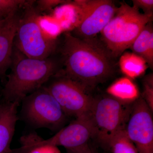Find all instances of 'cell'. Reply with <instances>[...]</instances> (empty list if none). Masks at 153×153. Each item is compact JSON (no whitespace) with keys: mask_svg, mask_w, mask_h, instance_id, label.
<instances>
[{"mask_svg":"<svg viewBox=\"0 0 153 153\" xmlns=\"http://www.w3.org/2000/svg\"><path fill=\"white\" fill-rule=\"evenodd\" d=\"M59 73L76 82L89 93L114 75V57L96 38L81 39L69 32L63 35Z\"/></svg>","mask_w":153,"mask_h":153,"instance_id":"obj_1","label":"cell"},{"mask_svg":"<svg viewBox=\"0 0 153 153\" xmlns=\"http://www.w3.org/2000/svg\"><path fill=\"white\" fill-rule=\"evenodd\" d=\"M60 59L51 57L34 59L25 56L15 47L11 71L1 90L5 103H21L25 97L43 86L60 70Z\"/></svg>","mask_w":153,"mask_h":153,"instance_id":"obj_2","label":"cell"},{"mask_svg":"<svg viewBox=\"0 0 153 153\" xmlns=\"http://www.w3.org/2000/svg\"><path fill=\"white\" fill-rule=\"evenodd\" d=\"M152 21L153 15L142 13L134 6L121 3L102 31L101 41L113 57L117 58L130 48L145 26Z\"/></svg>","mask_w":153,"mask_h":153,"instance_id":"obj_3","label":"cell"},{"mask_svg":"<svg viewBox=\"0 0 153 153\" xmlns=\"http://www.w3.org/2000/svg\"><path fill=\"white\" fill-rule=\"evenodd\" d=\"M35 1H27L20 16L14 47L30 58L44 59L53 55L58 49L57 39L49 37L39 24L40 15L34 5Z\"/></svg>","mask_w":153,"mask_h":153,"instance_id":"obj_4","label":"cell"},{"mask_svg":"<svg viewBox=\"0 0 153 153\" xmlns=\"http://www.w3.org/2000/svg\"><path fill=\"white\" fill-rule=\"evenodd\" d=\"M133 103L127 104L110 96L94 97L89 113L95 130L94 139L108 150L118 132L126 128Z\"/></svg>","mask_w":153,"mask_h":153,"instance_id":"obj_5","label":"cell"},{"mask_svg":"<svg viewBox=\"0 0 153 153\" xmlns=\"http://www.w3.org/2000/svg\"><path fill=\"white\" fill-rule=\"evenodd\" d=\"M95 135V128L89 111L76 118L48 139H42L33 134L25 137L19 151L21 153H30L37 149L49 147L63 146L66 149H76L89 144V141L94 139Z\"/></svg>","mask_w":153,"mask_h":153,"instance_id":"obj_6","label":"cell"},{"mask_svg":"<svg viewBox=\"0 0 153 153\" xmlns=\"http://www.w3.org/2000/svg\"><path fill=\"white\" fill-rule=\"evenodd\" d=\"M21 103L22 117L35 128L58 131L67 120L68 117L44 86L27 96Z\"/></svg>","mask_w":153,"mask_h":153,"instance_id":"obj_7","label":"cell"},{"mask_svg":"<svg viewBox=\"0 0 153 153\" xmlns=\"http://www.w3.org/2000/svg\"><path fill=\"white\" fill-rule=\"evenodd\" d=\"M68 117L76 118L90 111L93 97L80 85L58 72L44 85Z\"/></svg>","mask_w":153,"mask_h":153,"instance_id":"obj_8","label":"cell"},{"mask_svg":"<svg viewBox=\"0 0 153 153\" xmlns=\"http://www.w3.org/2000/svg\"><path fill=\"white\" fill-rule=\"evenodd\" d=\"M80 17L73 30L74 36L81 39H91L101 33L114 16L118 7L111 0H76Z\"/></svg>","mask_w":153,"mask_h":153,"instance_id":"obj_9","label":"cell"},{"mask_svg":"<svg viewBox=\"0 0 153 153\" xmlns=\"http://www.w3.org/2000/svg\"><path fill=\"white\" fill-rule=\"evenodd\" d=\"M152 113L141 97L132 105L125 129L138 153H153Z\"/></svg>","mask_w":153,"mask_h":153,"instance_id":"obj_10","label":"cell"},{"mask_svg":"<svg viewBox=\"0 0 153 153\" xmlns=\"http://www.w3.org/2000/svg\"><path fill=\"white\" fill-rule=\"evenodd\" d=\"M20 16L18 12L4 19L0 24V79L2 82L10 68L14 41Z\"/></svg>","mask_w":153,"mask_h":153,"instance_id":"obj_11","label":"cell"},{"mask_svg":"<svg viewBox=\"0 0 153 153\" xmlns=\"http://www.w3.org/2000/svg\"><path fill=\"white\" fill-rule=\"evenodd\" d=\"M4 103L0 114V153H10V145L19 119L18 108L20 104Z\"/></svg>","mask_w":153,"mask_h":153,"instance_id":"obj_12","label":"cell"},{"mask_svg":"<svg viewBox=\"0 0 153 153\" xmlns=\"http://www.w3.org/2000/svg\"><path fill=\"white\" fill-rule=\"evenodd\" d=\"M106 92L111 97L127 104L134 103L140 97L137 86L127 76L115 80L108 86Z\"/></svg>","mask_w":153,"mask_h":153,"instance_id":"obj_13","label":"cell"},{"mask_svg":"<svg viewBox=\"0 0 153 153\" xmlns=\"http://www.w3.org/2000/svg\"><path fill=\"white\" fill-rule=\"evenodd\" d=\"M133 53L144 59L151 68L153 66V29L148 23L134 41L130 48Z\"/></svg>","mask_w":153,"mask_h":153,"instance_id":"obj_14","label":"cell"},{"mask_svg":"<svg viewBox=\"0 0 153 153\" xmlns=\"http://www.w3.org/2000/svg\"><path fill=\"white\" fill-rule=\"evenodd\" d=\"M146 63L142 57L131 52L123 53L119 60L121 71L131 79L139 77L144 74L147 68Z\"/></svg>","mask_w":153,"mask_h":153,"instance_id":"obj_15","label":"cell"},{"mask_svg":"<svg viewBox=\"0 0 153 153\" xmlns=\"http://www.w3.org/2000/svg\"><path fill=\"white\" fill-rule=\"evenodd\" d=\"M108 150L111 153H138L126 129L120 131L115 135L109 143Z\"/></svg>","mask_w":153,"mask_h":153,"instance_id":"obj_16","label":"cell"},{"mask_svg":"<svg viewBox=\"0 0 153 153\" xmlns=\"http://www.w3.org/2000/svg\"><path fill=\"white\" fill-rule=\"evenodd\" d=\"M27 1L25 0H0V21L16 13Z\"/></svg>","mask_w":153,"mask_h":153,"instance_id":"obj_17","label":"cell"},{"mask_svg":"<svg viewBox=\"0 0 153 153\" xmlns=\"http://www.w3.org/2000/svg\"><path fill=\"white\" fill-rule=\"evenodd\" d=\"M143 91L141 97L153 112V75L150 74L145 76L143 80Z\"/></svg>","mask_w":153,"mask_h":153,"instance_id":"obj_18","label":"cell"},{"mask_svg":"<svg viewBox=\"0 0 153 153\" xmlns=\"http://www.w3.org/2000/svg\"><path fill=\"white\" fill-rule=\"evenodd\" d=\"M65 0H39L36 2L35 7L39 13L40 12L49 11L55 7L69 2Z\"/></svg>","mask_w":153,"mask_h":153,"instance_id":"obj_19","label":"cell"},{"mask_svg":"<svg viewBox=\"0 0 153 153\" xmlns=\"http://www.w3.org/2000/svg\"><path fill=\"white\" fill-rule=\"evenodd\" d=\"M133 5L139 10L142 9L143 13L153 15V0H133Z\"/></svg>","mask_w":153,"mask_h":153,"instance_id":"obj_20","label":"cell"},{"mask_svg":"<svg viewBox=\"0 0 153 153\" xmlns=\"http://www.w3.org/2000/svg\"><path fill=\"white\" fill-rule=\"evenodd\" d=\"M66 153H96L94 152L89 144L76 149H66Z\"/></svg>","mask_w":153,"mask_h":153,"instance_id":"obj_21","label":"cell"},{"mask_svg":"<svg viewBox=\"0 0 153 153\" xmlns=\"http://www.w3.org/2000/svg\"><path fill=\"white\" fill-rule=\"evenodd\" d=\"M4 103H2V102H0V114H1L2 111L4 106Z\"/></svg>","mask_w":153,"mask_h":153,"instance_id":"obj_22","label":"cell"},{"mask_svg":"<svg viewBox=\"0 0 153 153\" xmlns=\"http://www.w3.org/2000/svg\"><path fill=\"white\" fill-rule=\"evenodd\" d=\"M3 20H1V21H0V24H1V22H2V21H3Z\"/></svg>","mask_w":153,"mask_h":153,"instance_id":"obj_23","label":"cell"},{"mask_svg":"<svg viewBox=\"0 0 153 153\" xmlns=\"http://www.w3.org/2000/svg\"><path fill=\"white\" fill-rule=\"evenodd\" d=\"M0 87H1V86H0Z\"/></svg>","mask_w":153,"mask_h":153,"instance_id":"obj_24","label":"cell"}]
</instances>
